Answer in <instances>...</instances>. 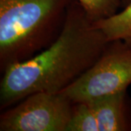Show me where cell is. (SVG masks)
Instances as JSON below:
<instances>
[{
	"mask_svg": "<svg viewBox=\"0 0 131 131\" xmlns=\"http://www.w3.org/2000/svg\"><path fill=\"white\" fill-rule=\"evenodd\" d=\"M108 42L79 2L74 0L56 41L2 73L0 109L13 106L35 93H61L93 65Z\"/></svg>",
	"mask_w": 131,
	"mask_h": 131,
	"instance_id": "1",
	"label": "cell"
},
{
	"mask_svg": "<svg viewBox=\"0 0 131 131\" xmlns=\"http://www.w3.org/2000/svg\"><path fill=\"white\" fill-rule=\"evenodd\" d=\"M74 0H0V71L46 49Z\"/></svg>",
	"mask_w": 131,
	"mask_h": 131,
	"instance_id": "2",
	"label": "cell"
},
{
	"mask_svg": "<svg viewBox=\"0 0 131 131\" xmlns=\"http://www.w3.org/2000/svg\"><path fill=\"white\" fill-rule=\"evenodd\" d=\"M131 84V47L109 42L93 65L61 91L74 103L93 100L127 90Z\"/></svg>",
	"mask_w": 131,
	"mask_h": 131,
	"instance_id": "3",
	"label": "cell"
},
{
	"mask_svg": "<svg viewBox=\"0 0 131 131\" xmlns=\"http://www.w3.org/2000/svg\"><path fill=\"white\" fill-rule=\"evenodd\" d=\"M73 104L61 92L31 94L2 111L0 131H66Z\"/></svg>",
	"mask_w": 131,
	"mask_h": 131,
	"instance_id": "4",
	"label": "cell"
},
{
	"mask_svg": "<svg viewBox=\"0 0 131 131\" xmlns=\"http://www.w3.org/2000/svg\"><path fill=\"white\" fill-rule=\"evenodd\" d=\"M99 131H131V99L127 90L88 102Z\"/></svg>",
	"mask_w": 131,
	"mask_h": 131,
	"instance_id": "5",
	"label": "cell"
},
{
	"mask_svg": "<svg viewBox=\"0 0 131 131\" xmlns=\"http://www.w3.org/2000/svg\"><path fill=\"white\" fill-rule=\"evenodd\" d=\"M93 24L108 42L119 40L131 47V2L121 11Z\"/></svg>",
	"mask_w": 131,
	"mask_h": 131,
	"instance_id": "6",
	"label": "cell"
},
{
	"mask_svg": "<svg viewBox=\"0 0 131 131\" xmlns=\"http://www.w3.org/2000/svg\"><path fill=\"white\" fill-rule=\"evenodd\" d=\"M66 131H99L96 117L89 103H74Z\"/></svg>",
	"mask_w": 131,
	"mask_h": 131,
	"instance_id": "7",
	"label": "cell"
},
{
	"mask_svg": "<svg viewBox=\"0 0 131 131\" xmlns=\"http://www.w3.org/2000/svg\"><path fill=\"white\" fill-rule=\"evenodd\" d=\"M93 22L106 18L122 8V0H77Z\"/></svg>",
	"mask_w": 131,
	"mask_h": 131,
	"instance_id": "8",
	"label": "cell"
},
{
	"mask_svg": "<svg viewBox=\"0 0 131 131\" xmlns=\"http://www.w3.org/2000/svg\"><path fill=\"white\" fill-rule=\"evenodd\" d=\"M131 2V0H122V8L125 7L127 5H128Z\"/></svg>",
	"mask_w": 131,
	"mask_h": 131,
	"instance_id": "9",
	"label": "cell"
}]
</instances>
